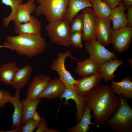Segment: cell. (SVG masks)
<instances>
[{"instance_id":"cell-12","label":"cell","mask_w":132,"mask_h":132,"mask_svg":"<svg viewBox=\"0 0 132 132\" xmlns=\"http://www.w3.org/2000/svg\"><path fill=\"white\" fill-rule=\"evenodd\" d=\"M61 101L63 98H65L66 105H68V100L70 99L73 100L76 104L77 110L76 112V124L80 120L83 114L85 105V98L79 95L77 92L74 87L66 88L64 92L60 97Z\"/></svg>"},{"instance_id":"cell-4","label":"cell","mask_w":132,"mask_h":132,"mask_svg":"<svg viewBox=\"0 0 132 132\" xmlns=\"http://www.w3.org/2000/svg\"><path fill=\"white\" fill-rule=\"evenodd\" d=\"M68 3V0H45L37 6L35 14L44 16L49 22H54L64 19Z\"/></svg>"},{"instance_id":"cell-11","label":"cell","mask_w":132,"mask_h":132,"mask_svg":"<svg viewBox=\"0 0 132 132\" xmlns=\"http://www.w3.org/2000/svg\"><path fill=\"white\" fill-rule=\"evenodd\" d=\"M51 79L49 76L44 74H39L34 76L26 91V99L31 100L38 98Z\"/></svg>"},{"instance_id":"cell-24","label":"cell","mask_w":132,"mask_h":132,"mask_svg":"<svg viewBox=\"0 0 132 132\" xmlns=\"http://www.w3.org/2000/svg\"><path fill=\"white\" fill-rule=\"evenodd\" d=\"M91 111L90 108L85 106L84 112L80 121L76 126L68 128L67 131L70 132H88L90 131L91 128L89 125H91L95 126L94 122H91L92 118L90 114Z\"/></svg>"},{"instance_id":"cell-33","label":"cell","mask_w":132,"mask_h":132,"mask_svg":"<svg viewBox=\"0 0 132 132\" xmlns=\"http://www.w3.org/2000/svg\"><path fill=\"white\" fill-rule=\"evenodd\" d=\"M47 126V121L46 119L44 117H42L41 120L36 132H46L48 129Z\"/></svg>"},{"instance_id":"cell-13","label":"cell","mask_w":132,"mask_h":132,"mask_svg":"<svg viewBox=\"0 0 132 132\" xmlns=\"http://www.w3.org/2000/svg\"><path fill=\"white\" fill-rule=\"evenodd\" d=\"M66 88L59 79H51L48 82L45 89L38 98L40 99L44 98L50 100L60 97Z\"/></svg>"},{"instance_id":"cell-35","label":"cell","mask_w":132,"mask_h":132,"mask_svg":"<svg viewBox=\"0 0 132 132\" xmlns=\"http://www.w3.org/2000/svg\"><path fill=\"white\" fill-rule=\"evenodd\" d=\"M112 8L118 6L122 2V0H103Z\"/></svg>"},{"instance_id":"cell-15","label":"cell","mask_w":132,"mask_h":132,"mask_svg":"<svg viewBox=\"0 0 132 132\" xmlns=\"http://www.w3.org/2000/svg\"><path fill=\"white\" fill-rule=\"evenodd\" d=\"M34 2V0H28L20 5L12 21L14 24L24 23L31 19V14L35 12L37 7Z\"/></svg>"},{"instance_id":"cell-42","label":"cell","mask_w":132,"mask_h":132,"mask_svg":"<svg viewBox=\"0 0 132 132\" xmlns=\"http://www.w3.org/2000/svg\"></svg>"},{"instance_id":"cell-34","label":"cell","mask_w":132,"mask_h":132,"mask_svg":"<svg viewBox=\"0 0 132 132\" xmlns=\"http://www.w3.org/2000/svg\"><path fill=\"white\" fill-rule=\"evenodd\" d=\"M127 14L126 15V19L128 26L132 27V6L127 7Z\"/></svg>"},{"instance_id":"cell-40","label":"cell","mask_w":132,"mask_h":132,"mask_svg":"<svg viewBox=\"0 0 132 132\" xmlns=\"http://www.w3.org/2000/svg\"><path fill=\"white\" fill-rule=\"evenodd\" d=\"M128 62L131 66H132V58L129 59H128Z\"/></svg>"},{"instance_id":"cell-27","label":"cell","mask_w":132,"mask_h":132,"mask_svg":"<svg viewBox=\"0 0 132 132\" xmlns=\"http://www.w3.org/2000/svg\"><path fill=\"white\" fill-rule=\"evenodd\" d=\"M92 4V7L97 15L107 19H110L112 9L102 0H89Z\"/></svg>"},{"instance_id":"cell-18","label":"cell","mask_w":132,"mask_h":132,"mask_svg":"<svg viewBox=\"0 0 132 132\" xmlns=\"http://www.w3.org/2000/svg\"><path fill=\"white\" fill-rule=\"evenodd\" d=\"M41 22L35 17L32 16L31 19L24 23L14 24L15 33L18 35L28 34L37 35L41 34Z\"/></svg>"},{"instance_id":"cell-32","label":"cell","mask_w":132,"mask_h":132,"mask_svg":"<svg viewBox=\"0 0 132 132\" xmlns=\"http://www.w3.org/2000/svg\"><path fill=\"white\" fill-rule=\"evenodd\" d=\"M12 97L8 91L5 90H0V107L4 108L6 103H9Z\"/></svg>"},{"instance_id":"cell-22","label":"cell","mask_w":132,"mask_h":132,"mask_svg":"<svg viewBox=\"0 0 132 132\" xmlns=\"http://www.w3.org/2000/svg\"><path fill=\"white\" fill-rule=\"evenodd\" d=\"M100 65L89 59L77 62L76 72L80 76L85 77L99 72Z\"/></svg>"},{"instance_id":"cell-6","label":"cell","mask_w":132,"mask_h":132,"mask_svg":"<svg viewBox=\"0 0 132 132\" xmlns=\"http://www.w3.org/2000/svg\"><path fill=\"white\" fill-rule=\"evenodd\" d=\"M76 61H79L72 56L70 51L67 50L64 53L59 52L56 58L53 60L51 67V70L56 71L59 77V80L64 85L66 88L74 87L77 80L72 77L69 71L66 69L65 61L67 57Z\"/></svg>"},{"instance_id":"cell-31","label":"cell","mask_w":132,"mask_h":132,"mask_svg":"<svg viewBox=\"0 0 132 132\" xmlns=\"http://www.w3.org/2000/svg\"><path fill=\"white\" fill-rule=\"evenodd\" d=\"M40 122L35 121L32 118L30 119L26 122L24 125L21 126V132H33L38 128Z\"/></svg>"},{"instance_id":"cell-41","label":"cell","mask_w":132,"mask_h":132,"mask_svg":"<svg viewBox=\"0 0 132 132\" xmlns=\"http://www.w3.org/2000/svg\"><path fill=\"white\" fill-rule=\"evenodd\" d=\"M8 48L7 47L4 45H0V48Z\"/></svg>"},{"instance_id":"cell-3","label":"cell","mask_w":132,"mask_h":132,"mask_svg":"<svg viewBox=\"0 0 132 132\" xmlns=\"http://www.w3.org/2000/svg\"><path fill=\"white\" fill-rule=\"evenodd\" d=\"M118 97L120 104L118 109L103 125L114 132H132V108L127 99Z\"/></svg>"},{"instance_id":"cell-36","label":"cell","mask_w":132,"mask_h":132,"mask_svg":"<svg viewBox=\"0 0 132 132\" xmlns=\"http://www.w3.org/2000/svg\"><path fill=\"white\" fill-rule=\"evenodd\" d=\"M21 125L18 126L12 130L7 131H2L0 130V132H21Z\"/></svg>"},{"instance_id":"cell-29","label":"cell","mask_w":132,"mask_h":132,"mask_svg":"<svg viewBox=\"0 0 132 132\" xmlns=\"http://www.w3.org/2000/svg\"><path fill=\"white\" fill-rule=\"evenodd\" d=\"M70 25V31L71 35L74 33L82 31L83 18L81 13L77 14L72 20Z\"/></svg>"},{"instance_id":"cell-23","label":"cell","mask_w":132,"mask_h":132,"mask_svg":"<svg viewBox=\"0 0 132 132\" xmlns=\"http://www.w3.org/2000/svg\"><path fill=\"white\" fill-rule=\"evenodd\" d=\"M33 70L32 68L30 65L19 68L11 85L13 88L19 90L23 88L31 77Z\"/></svg>"},{"instance_id":"cell-14","label":"cell","mask_w":132,"mask_h":132,"mask_svg":"<svg viewBox=\"0 0 132 132\" xmlns=\"http://www.w3.org/2000/svg\"><path fill=\"white\" fill-rule=\"evenodd\" d=\"M110 86L114 93L119 97L127 100L132 98V80L130 77H126L119 82L112 80Z\"/></svg>"},{"instance_id":"cell-26","label":"cell","mask_w":132,"mask_h":132,"mask_svg":"<svg viewBox=\"0 0 132 132\" xmlns=\"http://www.w3.org/2000/svg\"><path fill=\"white\" fill-rule=\"evenodd\" d=\"M40 101V99L38 98L31 100L24 99L22 100V116L21 123L24 124L28 120L32 118Z\"/></svg>"},{"instance_id":"cell-7","label":"cell","mask_w":132,"mask_h":132,"mask_svg":"<svg viewBox=\"0 0 132 132\" xmlns=\"http://www.w3.org/2000/svg\"><path fill=\"white\" fill-rule=\"evenodd\" d=\"M84 46L89 54V58L99 65L117 58L116 54L110 52L96 40L86 41Z\"/></svg>"},{"instance_id":"cell-8","label":"cell","mask_w":132,"mask_h":132,"mask_svg":"<svg viewBox=\"0 0 132 132\" xmlns=\"http://www.w3.org/2000/svg\"><path fill=\"white\" fill-rule=\"evenodd\" d=\"M83 18L82 38L86 41L96 40L98 25V18L93 9L85 8L82 10Z\"/></svg>"},{"instance_id":"cell-28","label":"cell","mask_w":132,"mask_h":132,"mask_svg":"<svg viewBox=\"0 0 132 132\" xmlns=\"http://www.w3.org/2000/svg\"><path fill=\"white\" fill-rule=\"evenodd\" d=\"M24 0H1L2 3L9 6L11 9L10 15L7 17L2 19L4 26L8 27L10 22L12 21L15 17L18 8Z\"/></svg>"},{"instance_id":"cell-5","label":"cell","mask_w":132,"mask_h":132,"mask_svg":"<svg viewBox=\"0 0 132 132\" xmlns=\"http://www.w3.org/2000/svg\"><path fill=\"white\" fill-rule=\"evenodd\" d=\"M70 24L64 19L54 22H49L45 30L51 41L59 46L68 47L71 45Z\"/></svg>"},{"instance_id":"cell-10","label":"cell","mask_w":132,"mask_h":132,"mask_svg":"<svg viewBox=\"0 0 132 132\" xmlns=\"http://www.w3.org/2000/svg\"><path fill=\"white\" fill-rule=\"evenodd\" d=\"M102 79L99 73H98L77 80L74 88L80 96L85 98L99 85Z\"/></svg>"},{"instance_id":"cell-39","label":"cell","mask_w":132,"mask_h":132,"mask_svg":"<svg viewBox=\"0 0 132 132\" xmlns=\"http://www.w3.org/2000/svg\"><path fill=\"white\" fill-rule=\"evenodd\" d=\"M45 0H34L35 2H36L39 5L42 4Z\"/></svg>"},{"instance_id":"cell-16","label":"cell","mask_w":132,"mask_h":132,"mask_svg":"<svg viewBox=\"0 0 132 132\" xmlns=\"http://www.w3.org/2000/svg\"><path fill=\"white\" fill-rule=\"evenodd\" d=\"M98 25L97 34V41L104 46H107L110 42L112 29L110 25V19H104L97 16Z\"/></svg>"},{"instance_id":"cell-30","label":"cell","mask_w":132,"mask_h":132,"mask_svg":"<svg viewBox=\"0 0 132 132\" xmlns=\"http://www.w3.org/2000/svg\"><path fill=\"white\" fill-rule=\"evenodd\" d=\"M82 31L75 32L70 36V43L71 45H73L77 48H82L83 44L82 42Z\"/></svg>"},{"instance_id":"cell-1","label":"cell","mask_w":132,"mask_h":132,"mask_svg":"<svg viewBox=\"0 0 132 132\" xmlns=\"http://www.w3.org/2000/svg\"><path fill=\"white\" fill-rule=\"evenodd\" d=\"M85 106L90 108L92 118L98 127L109 120L118 109L119 98L116 96L110 86L100 84L85 98Z\"/></svg>"},{"instance_id":"cell-20","label":"cell","mask_w":132,"mask_h":132,"mask_svg":"<svg viewBox=\"0 0 132 132\" xmlns=\"http://www.w3.org/2000/svg\"><path fill=\"white\" fill-rule=\"evenodd\" d=\"M123 63L117 58L112 59L100 65L99 73L105 82L113 80L116 76L114 72Z\"/></svg>"},{"instance_id":"cell-17","label":"cell","mask_w":132,"mask_h":132,"mask_svg":"<svg viewBox=\"0 0 132 132\" xmlns=\"http://www.w3.org/2000/svg\"><path fill=\"white\" fill-rule=\"evenodd\" d=\"M126 9L123 2L112 9L110 18L112 22V30L120 29L128 26L126 15L124 12Z\"/></svg>"},{"instance_id":"cell-19","label":"cell","mask_w":132,"mask_h":132,"mask_svg":"<svg viewBox=\"0 0 132 132\" xmlns=\"http://www.w3.org/2000/svg\"><path fill=\"white\" fill-rule=\"evenodd\" d=\"M92 6V3L89 0H68V5L64 19L70 23L79 11Z\"/></svg>"},{"instance_id":"cell-37","label":"cell","mask_w":132,"mask_h":132,"mask_svg":"<svg viewBox=\"0 0 132 132\" xmlns=\"http://www.w3.org/2000/svg\"><path fill=\"white\" fill-rule=\"evenodd\" d=\"M32 118L36 121H40L41 120V118L39 114L36 111L35 112Z\"/></svg>"},{"instance_id":"cell-21","label":"cell","mask_w":132,"mask_h":132,"mask_svg":"<svg viewBox=\"0 0 132 132\" xmlns=\"http://www.w3.org/2000/svg\"><path fill=\"white\" fill-rule=\"evenodd\" d=\"M19 68L15 61L2 64L0 66V81L5 85H11Z\"/></svg>"},{"instance_id":"cell-38","label":"cell","mask_w":132,"mask_h":132,"mask_svg":"<svg viewBox=\"0 0 132 132\" xmlns=\"http://www.w3.org/2000/svg\"><path fill=\"white\" fill-rule=\"evenodd\" d=\"M125 4V6L126 7L129 6H132V0H122Z\"/></svg>"},{"instance_id":"cell-2","label":"cell","mask_w":132,"mask_h":132,"mask_svg":"<svg viewBox=\"0 0 132 132\" xmlns=\"http://www.w3.org/2000/svg\"><path fill=\"white\" fill-rule=\"evenodd\" d=\"M4 45L8 49L15 51L19 55L31 58L43 53L46 44L41 34L37 35L21 34L15 36H8Z\"/></svg>"},{"instance_id":"cell-9","label":"cell","mask_w":132,"mask_h":132,"mask_svg":"<svg viewBox=\"0 0 132 132\" xmlns=\"http://www.w3.org/2000/svg\"><path fill=\"white\" fill-rule=\"evenodd\" d=\"M132 39V27L127 26L120 29L112 30L110 42L114 50L120 54L129 48Z\"/></svg>"},{"instance_id":"cell-25","label":"cell","mask_w":132,"mask_h":132,"mask_svg":"<svg viewBox=\"0 0 132 132\" xmlns=\"http://www.w3.org/2000/svg\"><path fill=\"white\" fill-rule=\"evenodd\" d=\"M20 90H16L15 95L12 97L9 103L11 104L14 108L12 116L11 127L12 129L21 126L22 116V105L20 99Z\"/></svg>"}]
</instances>
